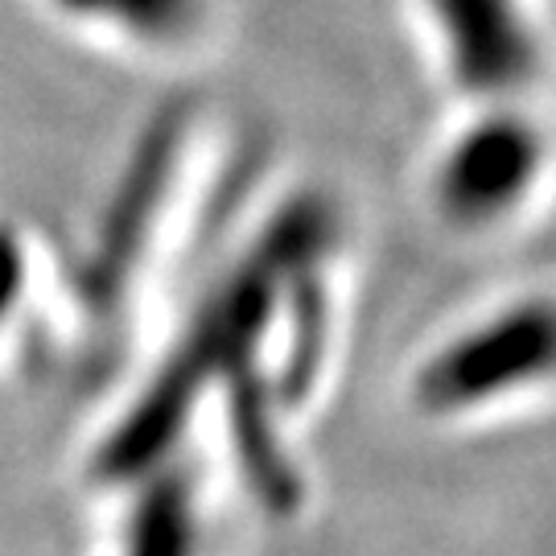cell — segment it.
Instances as JSON below:
<instances>
[{"label": "cell", "mask_w": 556, "mask_h": 556, "mask_svg": "<svg viewBox=\"0 0 556 556\" xmlns=\"http://www.w3.org/2000/svg\"><path fill=\"white\" fill-rule=\"evenodd\" d=\"M318 248V215H289L273 227V236L260 243V252L236 277L227 280L219 298L202 309L199 326L190 330L186 346L169 358V367L157 383L140 396L137 413L119 425L100 454L103 478H128L153 466L161 450L174 441L181 420L190 413V400L199 396L211 379L248 358L256 334L273 318V301L280 293V280L301 268Z\"/></svg>", "instance_id": "1"}, {"label": "cell", "mask_w": 556, "mask_h": 556, "mask_svg": "<svg viewBox=\"0 0 556 556\" xmlns=\"http://www.w3.org/2000/svg\"><path fill=\"white\" fill-rule=\"evenodd\" d=\"M548 351H553V318L544 305H528L445 351L420 379V396L433 408L478 404L523 379L544 376Z\"/></svg>", "instance_id": "2"}, {"label": "cell", "mask_w": 556, "mask_h": 556, "mask_svg": "<svg viewBox=\"0 0 556 556\" xmlns=\"http://www.w3.org/2000/svg\"><path fill=\"white\" fill-rule=\"evenodd\" d=\"M457 79L475 91H503L528 79L532 38L516 0H433Z\"/></svg>", "instance_id": "3"}, {"label": "cell", "mask_w": 556, "mask_h": 556, "mask_svg": "<svg viewBox=\"0 0 556 556\" xmlns=\"http://www.w3.org/2000/svg\"><path fill=\"white\" fill-rule=\"evenodd\" d=\"M536 169V137L511 119L482 124L445 161L441 194L462 219H486L528 186Z\"/></svg>", "instance_id": "4"}, {"label": "cell", "mask_w": 556, "mask_h": 556, "mask_svg": "<svg viewBox=\"0 0 556 556\" xmlns=\"http://www.w3.org/2000/svg\"><path fill=\"white\" fill-rule=\"evenodd\" d=\"M124 556H194V507L181 470H165L140 498Z\"/></svg>", "instance_id": "5"}, {"label": "cell", "mask_w": 556, "mask_h": 556, "mask_svg": "<svg viewBox=\"0 0 556 556\" xmlns=\"http://www.w3.org/2000/svg\"><path fill=\"white\" fill-rule=\"evenodd\" d=\"M17 285H21L17 248H13L9 239H0V318H4V309L13 305V293H17Z\"/></svg>", "instance_id": "6"}]
</instances>
